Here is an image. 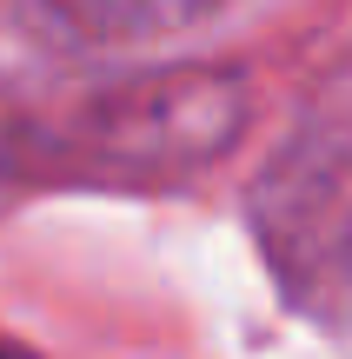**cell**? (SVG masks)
<instances>
[{
  "instance_id": "cell-1",
  "label": "cell",
  "mask_w": 352,
  "mask_h": 359,
  "mask_svg": "<svg viewBox=\"0 0 352 359\" xmlns=\"http://www.w3.org/2000/svg\"><path fill=\"white\" fill-rule=\"evenodd\" d=\"M199 7H213V0H53V13H60L66 27H80V34H153V27H180L193 20Z\"/></svg>"
},
{
  "instance_id": "cell-2",
  "label": "cell",
  "mask_w": 352,
  "mask_h": 359,
  "mask_svg": "<svg viewBox=\"0 0 352 359\" xmlns=\"http://www.w3.org/2000/svg\"><path fill=\"white\" fill-rule=\"evenodd\" d=\"M0 359H7V353H0Z\"/></svg>"
}]
</instances>
